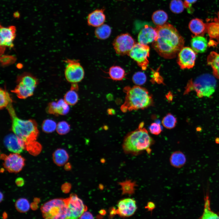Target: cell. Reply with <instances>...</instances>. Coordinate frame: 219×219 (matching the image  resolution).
<instances>
[{"label": "cell", "mask_w": 219, "mask_h": 219, "mask_svg": "<svg viewBox=\"0 0 219 219\" xmlns=\"http://www.w3.org/2000/svg\"><path fill=\"white\" fill-rule=\"evenodd\" d=\"M15 207L19 212L25 213L28 211L30 208V204L28 200L25 198H21L16 202Z\"/></svg>", "instance_id": "1f68e13d"}, {"label": "cell", "mask_w": 219, "mask_h": 219, "mask_svg": "<svg viewBox=\"0 0 219 219\" xmlns=\"http://www.w3.org/2000/svg\"><path fill=\"white\" fill-rule=\"evenodd\" d=\"M157 38L152 43V47L161 57L165 59L175 57L183 47V37L171 24L167 23L155 28Z\"/></svg>", "instance_id": "7a4b0ae2"}, {"label": "cell", "mask_w": 219, "mask_h": 219, "mask_svg": "<svg viewBox=\"0 0 219 219\" xmlns=\"http://www.w3.org/2000/svg\"><path fill=\"white\" fill-rule=\"evenodd\" d=\"M149 130L151 134L155 135H158L162 131L160 124L155 122L151 124L149 127Z\"/></svg>", "instance_id": "f35d334b"}, {"label": "cell", "mask_w": 219, "mask_h": 219, "mask_svg": "<svg viewBox=\"0 0 219 219\" xmlns=\"http://www.w3.org/2000/svg\"><path fill=\"white\" fill-rule=\"evenodd\" d=\"M94 218L92 214L89 212L85 211L80 217V219H93Z\"/></svg>", "instance_id": "60d3db41"}, {"label": "cell", "mask_w": 219, "mask_h": 219, "mask_svg": "<svg viewBox=\"0 0 219 219\" xmlns=\"http://www.w3.org/2000/svg\"><path fill=\"white\" fill-rule=\"evenodd\" d=\"M108 73L109 78L113 81H119L125 78L126 73L124 70L118 66H113L109 69Z\"/></svg>", "instance_id": "484cf974"}, {"label": "cell", "mask_w": 219, "mask_h": 219, "mask_svg": "<svg viewBox=\"0 0 219 219\" xmlns=\"http://www.w3.org/2000/svg\"><path fill=\"white\" fill-rule=\"evenodd\" d=\"M186 161L185 155L181 151H177L173 152L170 158V162L172 165L180 168L184 165Z\"/></svg>", "instance_id": "cb8c5ba5"}, {"label": "cell", "mask_w": 219, "mask_h": 219, "mask_svg": "<svg viewBox=\"0 0 219 219\" xmlns=\"http://www.w3.org/2000/svg\"><path fill=\"white\" fill-rule=\"evenodd\" d=\"M111 31V29L109 25L103 24L96 27L95 31V34L98 39L104 40L109 37Z\"/></svg>", "instance_id": "4316f807"}, {"label": "cell", "mask_w": 219, "mask_h": 219, "mask_svg": "<svg viewBox=\"0 0 219 219\" xmlns=\"http://www.w3.org/2000/svg\"><path fill=\"white\" fill-rule=\"evenodd\" d=\"M189 27L191 32L195 36H203L206 32V23L199 18L192 19L189 23Z\"/></svg>", "instance_id": "44dd1931"}, {"label": "cell", "mask_w": 219, "mask_h": 219, "mask_svg": "<svg viewBox=\"0 0 219 219\" xmlns=\"http://www.w3.org/2000/svg\"><path fill=\"white\" fill-rule=\"evenodd\" d=\"M1 157L4 160V167L9 172H18L24 165L25 159L19 154L14 153L8 155L2 154Z\"/></svg>", "instance_id": "7c38bea8"}, {"label": "cell", "mask_w": 219, "mask_h": 219, "mask_svg": "<svg viewBox=\"0 0 219 219\" xmlns=\"http://www.w3.org/2000/svg\"><path fill=\"white\" fill-rule=\"evenodd\" d=\"M177 122L176 118L171 113L167 114L163 118L162 123L166 128L171 129L174 128Z\"/></svg>", "instance_id": "f1b7e54d"}, {"label": "cell", "mask_w": 219, "mask_h": 219, "mask_svg": "<svg viewBox=\"0 0 219 219\" xmlns=\"http://www.w3.org/2000/svg\"><path fill=\"white\" fill-rule=\"evenodd\" d=\"M12 102L9 93L5 90L1 88L0 89V108L1 109L6 107Z\"/></svg>", "instance_id": "4dcf8cb0"}, {"label": "cell", "mask_w": 219, "mask_h": 219, "mask_svg": "<svg viewBox=\"0 0 219 219\" xmlns=\"http://www.w3.org/2000/svg\"><path fill=\"white\" fill-rule=\"evenodd\" d=\"M104 10L97 9L90 13L87 18L88 25L97 27L103 24L106 18Z\"/></svg>", "instance_id": "ffe728a7"}, {"label": "cell", "mask_w": 219, "mask_h": 219, "mask_svg": "<svg viewBox=\"0 0 219 219\" xmlns=\"http://www.w3.org/2000/svg\"><path fill=\"white\" fill-rule=\"evenodd\" d=\"M76 91L70 89L65 94L64 99L68 105H74L78 102V96Z\"/></svg>", "instance_id": "f546056e"}, {"label": "cell", "mask_w": 219, "mask_h": 219, "mask_svg": "<svg viewBox=\"0 0 219 219\" xmlns=\"http://www.w3.org/2000/svg\"><path fill=\"white\" fill-rule=\"evenodd\" d=\"M191 48L196 53H203L206 50L208 46L207 39L201 36H194L191 40Z\"/></svg>", "instance_id": "7402d4cb"}, {"label": "cell", "mask_w": 219, "mask_h": 219, "mask_svg": "<svg viewBox=\"0 0 219 219\" xmlns=\"http://www.w3.org/2000/svg\"><path fill=\"white\" fill-rule=\"evenodd\" d=\"M207 64L212 68L214 76L219 79V54L211 51L207 58Z\"/></svg>", "instance_id": "603a6c76"}, {"label": "cell", "mask_w": 219, "mask_h": 219, "mask_svg": "<svg viewBox=\"0 0 219 219\" xmlns=\"http://www.w3.org/2000/svg\"><path fill=\"white\" fill-rule=\"evenodd\" d=\"M17 185L19 186H22L24 184V179L21 177H19L16 179L15 181Z\"/></svg>", "instance_id": "b9f144b4"}, {"label": "cell", "mask_w": 219, "mask_h": 219, "mask_svg": "<svg viewBox=\"0 0 219 219\" xmlns=\"http://www.w3.org/2000/svg\"><path fill=\"white\" fill-rule=\"evenodd\" d=\"M70 126L66 121H61L57 124L56 131L58 134L61 135L65 134L70 130Z\"/></svg>", "instance_id": "d590c367"}, {"label": "cell", "mask_w": 219, "mask_h": 219, "mask_svg": "<svg viewBox=\"0 0 219 219\" xmlns=\"http://www.w3.org/2000/svg\"><path fill=\"white\" fill-rule=\"evenodd\" d=\"M78 87L77 83H71V89L77 91L78 90Z\"/></svg>", "instance_id": "ee69618b"}, {"label": "cell", "mask_w": 219, "mask_h": 219, "mask_svg": "<svg viewBox=\"0 0 219 219\" xmlns=\"http://www.w3.org/2000/svg\"><path fill=\"white\" fill-rule=\"evenodd\" d=\"M169 7L172 12L179 14L183 12L185 7L183 2L181 0H172Z\"/></svg>", "instance_id": "d6a6232c"}, {"label": "cell", "mask_w": 219, "mask_h": 219, "mask_svg": "<svg viewBox=\"0 0 219 219\" xmlns=\"http://www.w3.org/2000/svg\"><path fill=\"white\" fill-rule=\"evenodd\" d=\"M137 208L135 200L131 198H126L119 201L115 212L121 216L129 217L134 214Z\"/></svg>", "instance_id": "9a60e30c"}, {"label": "cell", "mask_w": 219, "mask_h": 219, "mask_svg": "<svg viewBox=\"0 0 219 219\" xmlns=\"http://www.w3.org/2000/svg\"><path fill=\"white\" fill-rule=\"evenodd\" d=\"M41 210L45 219H67L68 213L67 199L57 198L44 203Z\"/></svg>", "instance_id": "8992f818"}, {"label": "cell", "mask_w": 219, "mask_h": 219, "mask_svg": "<svg viewBox=\"0 0 219 219\" xmlns=\"http://www.w3.org/2000/svg\"><path fill=\"white\" fill-rule=\"evenodd\" d=\"M3 194L1 193V192H0V202H1L3 200Z\"/></svg>", "instance_id": "7dc6e473"}, {"label": "cell", "mask_w": 219, "mask_h": 219, "mask_svg": "<svg viewBox=\"0 0 219 219\" xmlns=\"http://www.w3.org/2000/svg\"><path fill=\"white\" fill-rule=\"evenodd\" d=\"M135 44L133 38L128 33L118 35L114 39L112 43L116 54L121 56L128 55Z\"/></svg>", "instance_id": "30bf717a"}, {"label": "cell", "mask_w": 219, "mask_h": 219, "mask_svg": "<svg viewBox=\"0 0 219 219\" xmlns=\"http://www.w3.org/2000/svg\"><path fill=\"white\" fill-rule=\"evenodd\" d=\"M57 125L54 120L49 119L45 120L42 125L43 131L47 133H52L56 129Z\"/></svg>", "instance_id": "836d02e7"}, {"label": "cell", "mask_w": 219, "mask_h": 219, "mask_svg": "<svg viewBox=\"0 0 219 219\" xmlns=\"http://www.w3.org/2000/svg\"><path fill=\"white\" fill-rule=\"evenodd\" d=\"M167 95V96H166V97L168 100L170 101H172L173 98V96L170 93H169Z\"/></svg>", "instance_id": "f6af8a7d"}, {"label": "cell", "mask_w": 219, "mask_h": 219, "mask_svg": "<svg viewBox=\"0 0 219 219\" xmlns=\"http://www.w3.org/2000/svg\"><path fill=\"white\" fill-rule=\"evenodd\" d=\"M150 47L147 45L135 43L128 55L137 63L143 70H145L148 65Z\"/></svg>", "instance_id": "9c48e42d"}, {"label": "cell", "mask_w": 219, "mask_h": 219, "mask_svg": "<svg viewBox=\"0 0 219 219\" xmlns=\"http://www.w3.org/2000/svg\"><path fill=\"white\" fill-rule=\"evenodd\" d=\"M215 78L210 74L205 73L191 79L185 88L184 95L194 91L199 98L210 97L216 88L217 82Z\"/></svg>", "instance_id": "5b68a950"}, {"label": "cell", "mask_w": 219, "mask_h": 219, "mask_svg": "<svg viewBox=\"0 0 219 219\" xmlns=\"http://www.w3.org/2000/svg\"><path fill=\"white\" fill-rule=\"evenodd\" d=\"M209 201L207 199L205 203V209L201 218L204 219H219V216L216 214L211 211L210 209Z\"/></svg>", "instance_id": "e575fe53"}, {"label": "cell", "mask_w": 219, "mask_h": 219, "mask_svg": "<svg viewBox=\"0 0 219 219\" xmlns=\"http://www.w3.org/2000/svg\"><path fill=\"white\" fill-rule=\"evenodd\" d=\"M54 162L57 165L61 166L64 165L68 161L69 155L64 149L59 148L56 150L53 154Z\"/></svg>", "instance_id": "d4e9b609"}, {"label": "cell", "mask_w": 219, "mask_h": 219, "mask_svg": "<svg viewBox=\"0 0 219 219\" xmlns=\"http://www.w3.org/2000/svg\"><path fill=\"white\" fill-rule=\"evenodd\" d=\"M218 18L206 23V32L210 37L209 46H216L219 44V14Z\"/></svg>", "instance_id": "2e32d148"}, {"label": "cell", "mask_w": 219, "mask_h": 219, "mask_svg": "<svg viewBox=\"0 0 219 219\" xmlns=\"http://www.w3.org/2000/svg\"><path fill=\"white\" fill-rule=\"evenodd\" d=\"M197 0H184L183 2L185 8L189 9L192 5Z\"/></svg>", "instance_id": "ab89813d"}, {"label": "cell", "mask_w": 219, "mask_h": 219, "mask_svg": "<svg viewBox=\"0 0 219 219\" xmlns=\"http://www.w3.org/2000/svg\"><path fill=\"white\" fill-rule=\"evenodd\" d=\"M67 199L68 205L67 219L79 218L87 210V207L76 194H71Z\"/></svg>", "instance_id": "8fae6325"}, {"label": "cell", "mask_w": 219, "mask_h": 219, "mask_svg": "<svg viewBox=\"0 0 219 219\" xmlns=\"http://www.w3.org/2000/svg\"><path fill=\"white\" fill-rule=\"evenodd\" d=\"M196 53L189 47H183L178 53L177 63L182 69L192 68L195 64Z\"/></svg>", "instance_id": "4fadbf2b"}, {"label": "cell", "mask_w": 219, "mask_h": 219, "mask_svg": "<svg viewBox=\"0 0 219 219\" xmlns=\"http://www.w3.org/2000/svg\"><path fill=\"white\" fill-rule=\"evenodd\" d=\"M121 186L123 193L132 194L134 191V183L129 181H126L120 183Z\"/></svg>", "instance_id": "74e56055"}, {"label": "cell", "mask_w": 219, "mask_h": 219, "mask_svg": "<svg viewBox=\"0 0 219 219\" xmlns=\"http://www.w3.org/2000/svg\"><path fill=\"white\" fill-rule=\"evenodd\" d=\"M144 125V122H141L137 128L129 132L125 137L122 146L125 153L137 155L144 151L150 153V147L154 141Z\"/></svg>", "instance_id": "3957f363"}, {"label": "cell", "mask_w": 219, "mask_h": 219, "mask_svg": "<svg viewBox=\"0 0 219 219\" xmlns=\"http://www.w3.org/2000/svg\"><path fill=\"white\" fill-rule=\"evenodd\" d=\"M14 16L15 17H17L19 16V14L18 12H15L14 13Z\"/></svg>", "instance_id": "bcb514c9"}, {"label": "cell", "mask_w": 219, "mask_h": 219, "mask_svg": "<svg viewBox=\"0 0 219 219\" xmlns=\"http://www.w3.org/2000/svg\"><path fill=\"white\" fill-rule=\"evenodd\" d=\"M0 47L1 55L2 54L6 47H12L13 41L16 36L15 26L4 27L1 26L0 29Z\"/></svg>", "instance_id": "5bb4252c"}, {"label": "cell", "mask_w": 219, "mask_h": 219, "mask_svg": "<svg viewBox=\"0 0 219 219\" xmlns=\"http://www.w3.org/2000/svg\"><path fill=\"white\" fill-rule=\"evenodd\" d=\"M126 93L125 100L121 106V111L125 113L144 109L153 105V99L147 90L138 85L127 86L123 89Z\"/></svg>", "instance_id": "277c9868"}, {"label": "cell", "mask_w": 219, "mask_h": 219, "mask_svg": "<svg viewBox=\"0 0 219 219\" xmlns=\"http://www.w3.org/2000/svg\"><path fill=\"white\" fill-rule=\"evenodd\" d=\"M146 207L149 210H151L154 208L155 205L153 203L149 202L148 203Z\"/></svg>", "instance_id": "7bdbcfd3"}, {"label": "cell", "mask_w": 219, "mask_h": 219, "mask_svg": "<svg viewBox=\"0 0 219 219\" xmlns=\"http://www.w3.org/2000/svg\"><path fill=\"white\" fill-rule=\"evenodd\" d=\"M147 79L145 74L143 72L139 71L135 73L133 76L132 81L137 85H141L146 82Z\"/></svg>", "instance_id": "8d00e7d4"}, {"label": "cell", "mask_w": 219, "mask_h": 219, "mask_svg": "<svg viewBox=\"0 0 219 219\" xmlns=\"http://www.w3.org/2000/svg\"><path fill=\"white\" fill-rule=\"evenodd\" d=\"M157 37L158 33L155 28L145 25L139 33L138 41L141 44L147 45L156 40Z\"/></svg>", "instance_id": "e0dca14e"}, {"label": "cell", "mask_w": 219, "mask_h": 219, "mask_svg": "<svg viewBox=\"0 0 219 219\" xmlns=\"http://www.w3.org/2000/svg\"><path fill=\"white\" fill-rule=\"evenodd\" d=\"M46 110L47 112L50 114L64 115L68 113L70 108L64 100L61 99L57 102L49 103Z\"/></svg>", "instance_id": "ac0fdd59"}, {"label": "cell", "mask_w": 219, "mask_h": 219, "mask_svg": "<svg viewBox=\"0 0 219 219\" xmlns=\"http://www.w3.org/2000/svg\"><path fill=\"white\" fill-rule=\"evenodd\" d=\"M168 19L167 14L162 10H158L155 12L152 16L153 22L157 26L165 24Z\"/></svg>", "instance_id": "83f0119b"}, {"label": "cell", "mask_w": 219, "mask_h": 219, "mask_svg": "<svg viewBox=\"0 0 219 219\" xmlns=\"http://www.w3.org/2000/svg\"><path fill=\"white\" fill-rule=\"evenodd\" d=\"M66 65L64 75L66 80L71 83H78L84 78L85 72L78 60L67 59L64 61Z\"/></svg>", "instance_id": "ba28073f"}, {"label": "cell", "mask_w": 219, "mask_h": 219, "mask_svg": "<svg viewBox=\"0 0 219 219\" xmlns=\"http://www.w3.org/2000/svg\"><path fill=\"white\" fill-rule=\"evenodd\" d=\"M12 102L6 107L12 120V130L17 137L20 143L30 154L36 155L42 147L37 141L39 131L36 121L33 120H23L16 115Z\"/></svg>", "instance_id": "6da1fadb"}, {"label": "cell", "mask_w": 219, "mask_h": 219, "mask_svg": "<svg viewBox=\"0 0 219 219\" xmlns=\"http://www.w3.org/2000/svg\"><path fill=\"white\" fill-rule=\"evenodd\" d=\"M38 82L36 78L31 74L23 73L18 77L16 86L11 92L19 99H25L33 95Z\"/></svg>", "instance_id": "52a82bcc"}, {"label": "cell", "mask_w": 219, "mask_h": 219, "mask_svg": "<svg viewBox=\"0 0 219 219\" xmlns=\"http://www.w3.org/2000/svg\"><path fill=\"white\" fill-rule=\"evenodd\" d=\"M4 143L7 149L13 153L19 154L24 150L18 137L14 134H9L6 136L4 139Z\"/></svg>", "instance_id": "d6986e66"}]
</instances>
